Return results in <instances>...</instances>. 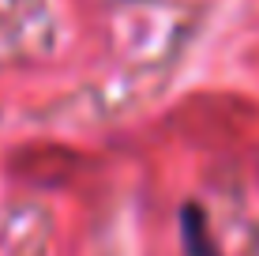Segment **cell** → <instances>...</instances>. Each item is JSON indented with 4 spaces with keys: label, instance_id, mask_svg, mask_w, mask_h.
Masks as SVG:
<instances>
[{
    "label": "cell",
    "instance_id": "cell-1",
    "mask_svg": "<svg viewBox=\"0 0 259 256\" xmlns=\"http://www.w3.org/2000/svg\"><path fill=\"white\" fill-rule=\"evenodd\" d=\"M181 226H184V249H188V256H218L214 249H207V241H203V211L199 207H184L181 215Z\"/></svg>",
    "mask_w": 259,
    "mask_h": 256
}]
</instances>
